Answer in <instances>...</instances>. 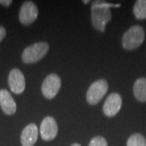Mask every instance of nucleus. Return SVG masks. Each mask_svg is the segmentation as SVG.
<instances>
[{"label":"nucleus","instance_id":"9b49d317","mask_svg":"<svg viewBox=\"0 0 146 146\" xmlns=\"http://www.w3.org/2000/svg\"><path fill=\"white\" fill-rule=\"evenodd\" d=\"M0 106L6 115H12L16 113V102L7 89L0 90Z\"/></svg>","mask_w":146,"mask_h":146},{"label":"nucleus","instance_id":"ddd939ff","mask_svg":"<svg viewBox=\"0 0 146 146\" xmlns=\"http://www.w3.org/2000/svg\"><path fill=\"white\" fill-rule=\"evenodd\" d=\"M133 13L136 19L145 20L146 19V0L136 1L133 7Z\"/></svg>","mask_w":146,"mask_h":146},{"label":"nucleus","instance_id":"f8f14e48","mask_svg":"<svg viewBox=\"0 0 146 146\" xmlns=\"http://www.w3.org/2000/svg\"><path fill=\"white\" fill-rule=\"evenodd\" d=\"M133 93L136 99L141 102H146V78L138 79L134 83Z\"/></svg>","mask_w":146,"mask_h":146},{"label":"nucleus","instance_id":"20e7f679","mask_svg":"<svg viewBox=\"0 0 146 146\" xmlns=\"http://www.w3.org/2000/svg\"><path fill=\"white\" fill-rule=\"evenodd\" d=\"M109 85L106 80H98L94 81L89 86V89L86 94V99L88 103L92 106H94L98 103L105 94L108 91Z\"/></svg>","mask_w":146,"mask_h":146},{"label":"nucleus","instance_id":"423d86ee","mask_svg":"<svg viewBox=\"0 0 146 146\" xmlns=\"http://www.w3.org/2000/svg\"><path fill=\"white\" fill-rule=\"evenodd\" d=\"M38 16V9L36 5L31 1L25 2L19 12V20L24 25H29L36 21Z\"/></svg>","mask_w":146,"mask_h":146},{"label":"nucleus","instance_id":"39448f33","mask_svg":"<svg viewBox=\"0 0 146 146\" xmlns=\"http://www.w3.org/2000/svg\"><path fill=\"white\" fill-rule=\"evenodd\" d=\"M61 87V79L56 74H50L44 80L42 85L43 95L47 99H52L58 93Z\"/></svg>","mask_w":146,"mask_h":146},{"label":"nucleus","instance_id":"f03ea898","mask_svg":"<svg viewBox=\"0 0 146 146\" xmlns=\"http://www.w3.org/2000/svg\"><path fill=\"white\" fill-rule=\"evenodd\" d=\"M145 40V31L141 25H133L127 29L122 38L123 47L132 50L141 46Z\"/></svg>","mask_w":146,"mask_h":146},{"label":"nucleus","instance_id":"2eb2a0df","mask_svg":"<svg viewBox=\"0 0 146 146\" xmlns=\"http://www.w3.org/2000/svg\"><path fill=\"white\" fill-rule=\"evenodd\" d=\"M89 146H108V144L104 137L98 136H95L90 141Z\"/></svg>","mask_w":146,"mask_h":146},{"label":"nucleus","instance_id":"dca6fc26","mask_svg":"<svg viewBox=\"0 0 146 146\" xmlns=\"http://www.w3.org/2000/svg\"><path fill=\"white\" fill-rule=\"evenodd\" d=\"M6 29H4V27H3L2 25H0V42L3 40V38L6 36Z\"/></svg>","mask_w":146,"mask_h":146},{"label":"nucleus","instance_id":"4468645a","mask_svg":"<svg viewBox=\"0 0 146 146\" xmlns=\"http://www.w3.org/2000/svg\"><path fill=\"white\" fill-rule=\"evenodd\" d=\"M127 146H146V139L140 133L132 134L128 138Z\"/></svg>","mask_w":146,"mask_h":146},{"label":"nucleus","instance_id":"9d476101","mask_svg":"<svg viewBox=\"0 0 146 146\" xmlns=\"http://www.w3.org/2000/svg\"><path fill=\"white\" fill-rule=\"evenodd\" d=\"M38 128L36 124L30 123L22 131L21 141L22 146H33L37 141Z\"/></svg>","mask_w":146,"mask_h":146},{"label":"nucleus","instance_id":"f257e3e1","mask_svg":"<svg viewBox=\"0 0 146 146\" xmlns=\"http://www.w3.org/2000/svg\"><path fill=\"white\" fill-rule=\"evenodd\" d=\"M120 4L109 3L103 1H95L91 7V18L94 27L98 31L104 33L106 25L111 21L110 7H119Z\"/></svg>","mask_w":146,"mask_h":146},{"label":"nucleus","instance_id":"a211bd4d","mask_svg":"<svg viewBox=\"0 0 146 146\" xmlns=\"http://www.w3.org/2000/svg\"><path fill=\"white\" fill-rule=\"evenodd\" d=\"M71 146H81L80 145H79V144H72Z\"/></svg>","mask_w":146,"mask_h":146},{"label":"nucleus","instance_id":"1a4fd4ad","mask_svg":"<svg viewBox=\"0 0 146 146\" xmlns=\"http://www.w3.org/2000/svg\"><path fill=\"white\" fill-rule=\"evenodd\" d=\"M122 98L119 94L113 93L110 94L105 101L103 105V112L107 117H113L116 115L122 106Z\"/></svg>","mask_w":146,"mask_h":146},{"label":"nucleus","instance_id":"f3484780","mask_svg":"<svg viewBox=\"0 0 146 146\" xmlns=\"http://www.w3.org/2000/svg\"><path fill=\"white\" fill-rule=\"evenodd\" d=\"M12 3V1L11 0H0V4L3 6H5V7H8Z\"/></svg>","mask_w":146,"mask_h":146},{"label":"nucleus","instance_id":"0eeeda50","mask_svg":"<svg viewBox=\"0 0 146 146\" xmlns=\"http://www.w3.org/2000/svg\"><path fill=\"white\" fill-rule=\"evenodd\" d=\"M8 84L12 93L16 94H22L25 89V76L20 69L13 68L8 76Z\"/></svg>","mask_w":146,"mask_h":146},{"label":"nucleus","instance_id":"7ed1b4c3","mask_svg":"<svg viewBox=\"0 0 146 146\" xmlns=\"http://www.w3.org/2000/svg\"><path fill=\"white\" fill-rule=\"evenodd\" d=\"M49 50L47 42H36L26 47L22 53V61L25 63H34L41 60Z\"/></svg>","mask_w":146,"mask_h":146},{"label":"nucleus","instance_id":"6e6552de","mask_svg":"<svg viewBox=\"0 0 146 146\" xmlns=\"http://www.w3.org/2000/svg\"><path fill=\"white\" fill-rule=\"evenodd\" d=\"M58 124L55 119L51 116H47L42 120L40 127V134L42 140L52 141L58 134Z\"/></svg>","mask_w":146,"mask_h":146},{"label":"nucleus","instance_id":"6ab92c4d","mask_svg":"<svg viewBox=\"0 0 146 146\" xmlns=\"http://www.w3.org/2000/svg\"><path fill=\"white\" fill-rule=\"evenodd\" d=\"M89 1H84V3H85V4H86V3H89Z\"/></svg>","mask_w":146,"mask_h":146}]
</instances>
